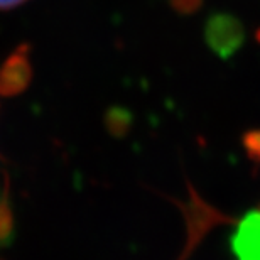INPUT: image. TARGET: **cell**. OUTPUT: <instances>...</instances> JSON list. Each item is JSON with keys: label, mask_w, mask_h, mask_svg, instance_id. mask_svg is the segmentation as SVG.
Here are the masks:
<instances>
[{"label": "cell", "mask_w": 260, "mask_h": 260, "mask_svg": "<svg viewBox=\"0 0 260 260\" xmlns=\"http://www.w3.org/2000/svg\"><path fill=\"white\" fill-rule=\"evenodd\" d=\"M14 233V215L10 208L9 196L4 194L0 198V245L10 242Z\"/></svg>", "instance_id": "cell-4"}, {"label": "cell", "mask_w": 260, "mask_h": 260, "mask_svg": "<svg viewBox=\"0 0 260 260\" xmlns=\"http://www.w3.org/2000/svg\"><path fill=\"white\" fill-rule=\"evenodd\" d=\"M206 44L223 59L232 58L245 41V29L230 14H215L205 25Z\"/></svg>", "instance_id": "cell-1"}, {"label": "cell", "mask_w": 260, "mask_h": 260, "mask_svg": "<svg viewBox=\"0 0 260 260\" xmlns=\"http://www.w3.org/2000/svg\"><path fill=\"white\" fill-rule=\"evenodd\" d=\"M29 53L30 48L27 44L19 46L0 66V96L10 98L27 90L32 80V64Z\"/></svg>", "instance_id": "cell-2"}, {"label": "cell", "mask_w": 260, "mask_h": 260, "mask_svg": "<svg viewBox=\"0 0 260 260\" xmlns=\"http://www.w3.org/2000/svg\"><path fill=\"white\" fill-rule=\"evenodd\" d=\"M238 260H260V211L248 213L232 240Z\"/></svg>", "instance_id": "cell-3"}, {"label": "cell", "mask_w": 260, "mask_h": 260, "mask_svg": "<svg viewBox=\"0 0 260 260\" xmlns=\"http://www.w3.org/2000/svg\"><path fill=\"white\" fill-rule=\"evenodd\" d=\"M245 149L248 157L253 159L255 162H260V130H253V132H248L245 135Z\"/></svg>", "instance_id": "cell-5"}, {"label": "cell", "mask_w": 260, "mask_h": 260, "mask_svg": "<svg viewBox=\"0 0 260 260\" xmlns=\"http://www.w3.org/2000/svg\"><path fill=\"white\" fill-rule=\"evenodd\" d=\"M25 0H0V9H10L15 7V5H20Z\"/></svg>", "instance_id": "cell-7"}, {"label": "cell", "mask_w": 260, "mask_h": 260, "mask_svg": "<svg viewBox=\"0 0 260 260\" xmlns=\"http://www.w3.org/2000/svg\"><path fill=\"white\" fill-rule=\"evenodd\" d=\"M171 4L174 5L176 10L183 14H191L201 5V0H171Z\"/></svg>", "instance_id": "cell-6"}]
</instances>
